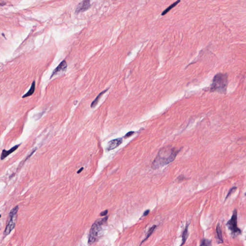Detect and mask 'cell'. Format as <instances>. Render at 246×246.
Returning a JSON list of instances; mask_svg holds the SVG:
<instances>
[{"instance_id": "obj_1", "label": "cell", "mask_w": 246, "mask_h": 246, "mask_svg": "<svg viewBox=\"0 0 246 246\" xmlns=\"http://www.w3.org/2000/svg\"><path fill=\"white\" fill-rule=\"evenodd\" d=\"M179 151L178 149L172 146H166L162 148L152 163V168L157 169L168 165L175 160Z\"/></svg>"}, {"instance_id": "obj_2", "label": "cell", "mask_w": 246, "mask_h": 246, "mask_svg": "<svg viewBox=\"0 0 246 246\" xmlns=\"http://www.w3.org/2000/svg\"><path fill=\"white\" fill-rule=\"evenodd\" d=\"M108 218V216H106L104 218L98 219L92 224L89 233L88 240V244L89 245H91L96 241L100 234L102 225L107 222Z\"/></svg>"}, {"instance_id": "obj_3", "label": "cell", "mask_w": 246, "mask_h": 246, "mask_svg": "<svg viewBox=\"0 0 246 246\" xmlns=\"http://www.w3.org/2000/svg\"><path fill=\"white\" fill-rule=\"evenodd\" d=\"M227 76L226 74L219 73L213 80L211 91L224 93L227 91Z\"/></svg>"}, {"instance_id": "obj_4", "label": "cell", "mask_w": 246, "mask_h": 246, "mask_svg": "<svg viewBox=\"0 0 246 246\" xmlns=\"http://www.w3.org/2000/svg\"><path fill=\"white\" fill-rule=\"evenodd\" d=\"M19 210V206H16L10 210V212L9 214V216H8L7 224H6L5 229L4 232V235L5 237L9 235L11 232V231L15 227L16 219H17V212Z\"/></svg>"}, {"instance_id": "obj_5", "label": "cell", "mask_w": 246, "mask_h": 246, "mask_svg": "<svg viewBox=\"0 0 246 246\" xmlns=\"http://www.w3.org/2000/svg\"><path fill=\"white\" fill-rule=\"evenodd\" d=\"M227 226L233 237H235L241 234V231L237 227V210H234L231 219L227 222Z\"/></svg>"}, {"instance_id": "obj_6", "label": "cell", "mask_w": 246, "mask_h": 246, "mask_svg": "<svg viewBox=\"0 0 246 246\" xmlns=\"http://www.w3.org/2000/svg\"><path fill=\"white\" fill-rule=\"evenodd\" d=\"M91 7L90 1H83L81 2L76 9V13H79L86 11Z\"/></svg>"}, {"instance_id": "obj_7", "label": "cell", "mask_w": 246, "mask_h": 246, "mask_svg": "<svg viewBox=\"0 0 246 246\" xmlns=\"http://www.w3.org/2000/svg\"><path fill=\"white\" fill-rule=\"evenodd\" d=\"M123 142L122 138H116V139H113L109 142L106 147V150L107 151H111L114 150V149L118 147Z\"/></svg>"}, {"instance_id": "obj_8", "label": "cell", "mask_w": 246, "mask_h": 246, "mask_svg": "<svg viewBox=\"0 0 246 246\" xmlns=\"http://www.w3.org/2000/svg\"><path fill=\"white\" fill-rule=\"evenodd\" d=\"M67 62L66 60H63L59 64V66H58L56 68H55V70L53 71V72L52 73L51 78L53 77V76L55 75H57L58 73L60 72L65 71L66 69H67Z\"/></svg>"}, {"instance_id": "obj_9", "label": "cell", "mask_w": 246, "mask_h": 246, "mask_svg": "<svg viewBox=\"0 0 246 246\" xmlns=\"http://www.w3.org/2000/svg\"><path fill=\"white\" fill-rule=\"evenodd\" d=\"M20 145H21V144L15 145V146H14L13 147L11 148L9 150H8V151H6V150H2L1 156V160H4L5 158L7 157L10 154L14 152L15 150H17L19 146H20Z\"/></svg>"}, {"instance_id": "obj_10", "label": "cell", "mask_w": 246, "mask_h": 246, "mask_svg": "<svg viewBox=\"0 0 246 246\" xmlns=\"http://www.w3.org/2000/svg\"><path fill=\"white\" fill-rule=\"evenodd\" d=\"M216 236H217V241L219 244L223 243L224 240L222 236V232L221 227L219 224H217L216 229Z\"/></svg>"}, {"instance_id": "obj_11", "label": "cell", "mask_w": 246, "mask_h": 246, "mask_svg": "<svg viewBox=\"0 0 246 246\" xmlns=\"http://www.w3.org/2000/svg\"><path fill=\"white\" fill-rule=\"evenodd\" d=\"M108 90V89H107V90H104V91H102V92H101V93L97 96L96 98H95L94 100L93 101L91 102V108H94V107L96 106L97 104H98V102H99V100H100V99H101V96H102V95L104 94V93H105Z\"/></svg>"}, {"instance_id": "obj_12", "label": "cell", "mask_w": 246, "mask_h": 246, "mask_svg": "<svg viewBox=\"0 0 246 246\" xmlns=\"http://www.w3.org/2000/svg\"><path fill=\"white\" fill-rule=\"evenodd\" d=\"M35 86H36V85H35V81H33V82H32V84H31L30 89H29V90L27 93H26L24 95L22 96V98H26V97H28L32 95L33 94L35 90Z\"/></svg>"}, {"instance_id": "obj_13", "label": "cell", "mask_w": 246, "mask_h": 246, "mask_svg": "<svg viewBox=\"0 0 246 246\" xmlns=\"http://www.w3.org/2000/svg\"><path fill=\"white\" fill-rule=\"evenodd\" d=\"M188 226H186V227L185 230H184L183 233V235H182V242L181 246L184 245L187 239V237H188Z\"/></svg>"}, {"instance_id": "obj_14", "label": "cell", "mask_w": 246, "mask_h": 246, "mask_svg": "<svg viewBox=\"0 0 246 246\" xmlns=\"http://www.w3.org/2000/svg\"><path fill=\"white\" fill-rule=\"evenodd\" d=\"M180 2V1H177L173 3V4H172L170 6H169L168 8H167L165 10L162 12V15H166L167 13H168V12L171 9H172L173 7H175V6H176Z\"/></svg>"}, {"instance_id": "obj_15", "label": "cell", "mask_w": 246, "mask_h": 246, "mask_svg": "<svg viewBox=\"0 0 246 246\" xmlns=\"http://www.w3.org/2000/svg\"><path fill=\"white\" fill-rule=\"evenodd\" d=\"M200 246H212V242L209 239H203L201 241Z\"/></svg>"}, {"instance_id": "obj_16", "label": "cell", "mask_w": 246, "mask_h": 246, "mask_svg": "<svg viewBox=\"0 0 246 246\" xmlns=\"http://www.w3.org/2000/svg\"><path fill=\"white\" fill-rule=\"evenodd\" d=\"M156 227V225H153V227H152L150 228V230H149L148 232L147 233V237H146V239L144 240V241L146 240V239H148V238L151 236V235H152V233H153V231H154V229H155V228Z\"/></svg>"}, {"instance_id": "obj_17", "label": "cell", "mask_w": 246, "mask_h": 246, "mask_svg": "<svg viewBox=\"0 0 246 246\" xmlns=\"http://www.w3.org/2000/svg\"><path fill=\"white\" fill-rule=\"evenodd\" d=\"M236 189H237V187H236V186H234V187H232V188H231V189L229 190V191H228V192L227 194V196H226V198H225V200H227V199L228 198V197H229L230 195L232 194V193L234 191H235V190H236Z\"/></svg>"}, {"instance_id": "obj_18", "label": "cell", "mask_w": 246, "mask_h": 246, "mask_svg": "<svg viewBox=\"0 0 246 246\" xmlns=\"http://www.w3.org/2000/svg\"><path fill=\"white\" fill-rule=\"evenodd\" d=\"M134 134V132L133 131H130V132H128L127 134L125 135V138H128V137H131L132 135Z\"/></svg>"}, {"instance_id": "obj_19", "label": "cell", "mask_w": 246, "mask_h": 246, "mask_svg": "<svg viewBox=\"0 0 246 246\" xmlns=\"http://www.w3.org/2000/svg\"><path fill=\"white\" fill-rule=\"evenodd\" d=\"M107 214H108V210H105L104 212L101 213L100 215L101 216H105V215H107Z\"/></svg>"}, {"instance_id": "obj_20", "label": "cell", "mask_w": 246, "mask_h": 246, "mask_svg": "<svg viewBox=\"0 0 246 246\" xmlns=\"http://www.w3.org/2000/svg\"><path fill=\"white\" fill-rule=\"evenodd\" d=\"M149 213H150V210H146V211L144 212V214H143V215H144V216H147V215L149 214Z\"/></svg>"}, {"instance_id": "obj_21", "label": "cell", "mask_w": 246, "mask_h": 246, "mask_svg": "<svg viewBox=\"0 0 246 246\" xmlns=\"http://www.w3.org/2000/svg\"><path fill=\"white\" fill-rule=\"evenodd\" d=\"M83 169H84V167H81L80 169H79L78 171L77 172V174H80V173L83 170Z\"/></svg>"}]
</instances>
